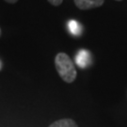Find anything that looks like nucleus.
<instances>
[{
	"label": "nucleus",
	"mask_w": 127,
	"mask_h": 127,
	"mask_svg": "<svg viewBox=\"0 0 127 127\" xmlns=\"http://www.w3.org/2000/svg\"><path fill=\"white\" fill-rule=\"evenodd\" d=\"M117 1H122V0H117Z\"/></svg>",
	"instance_id": "obj_9"
},
{
	"label": "nucleus",
	"mask_w": 127,
	"mask_h": 127,
	"mask_svg": "<svg viewBox=\"0 0 127 127\" xmlns=\"http://www.w3.org/2000/svg\"><path fill=\"white\" fill-rule=\"evenodd\" d=\"M1 68H2V64H1V61H0V70H1Z\"/></svg>",
	"instance_id": "obj_8"
},
{
	"label": "nucleus",
	"mask_w": 127,
	"mask_h": 127,
	"mask_svg": "<svg viewBox=\"0 0 127 127\" xmlns=\"http://www.w3.org/2000/svg\"><path fill=\"white\" fill-rule=\"evenodd\" d=\"M75 62L80 68H86L91 62V55L88 50H80L76 55Z\"/></svg>",
	"instance_id": "obj_3"
},
{
	"label": "nucleus",
	"mask_w": 127,
	"mask_h": 127,
	"mask_svg": "<svg viewBox=\"0 0 127 127\" xmlns=\"http://www.w3.org/2000/svg\"><path fill=\"white\" fill-rule=\"evenodd\" d=\"M0 33H1V30H0Z\"/></svg>",
	"instance_id": "obj_10"
},
{
	"label": "nucleus",
	"mask_w": 127,
	"mask_h": 127,
	"mask_svg": "<svg viewBox=\"0 0 127 127\" xmlns=\"http://www.w3.org/2000/svg\"><path fill=\"white\" fill-rule=\"evenodd\" d=\"M55 65L59 76L67 83H73L76 78V70L71 58L65 53H59L55 58Z\"/></svg>",
	"instance_id": "obj_1"
},
{
	"label": "nucleus",
	"mask_w": 127,
	"mask_h": 127,
	"mask_svg": "<svg viewBox=\"0 0 127 127\" xmlns=\"http://www.w3.org/2000/svg\"><path fill=\"white\" fill-rule=\"evenodd\" d=\"M68 28L70 32L74 36H79L81 34V26L75 20H70L69 21Z\"/></svg>",
	"instance_id": "obj_5"
},
{
	"label": "nucleus",
	"mask_w": 127,
	"mask_h": 127,
	"mask_svg": "<svg viewBox=\"0 0 127 127\" xmlns=\"http://www.w3.org/2000/svg\"><path fill=\"white\" fill-rule=\"evenodd\" d=\"M74 4L80 9H91L101 7L104 0H73Z\"/></svg>",
	"instance_id": "obj_2"
},
{
	"label": "nucleus",
	"mask_w": 127,
	"mask_h": 127,
	"mask_svg": "<svg viewBox=\"0 0 127 127\" xmlns=\"http://www.w3.org/2000/svg\"><path fill=\"white\" fill-rule=\"evenodd\" d=\"M5 1H7L8 3H11V4H13V3H16L18 0H5Z\"/></svg>",
	"instance_id": "obj_7"
},
{
	"label": "nucleus",
	"mask_w": 127,
	"mask_h": 127,
	"mask_svg": "<svg viewBox=\"0 0 127 127\" xmlns=\"http://www.w3.org/2000/svg\"><path fill=\"white\" fill-rule=\"evenodd\" d=\"M48 127H78L76 123L72 119H61L50 124Z\"/></svg>",
	"instance_id": "obj_4"
},
{
	"label": "nucleus",
	"mask_w": 127,
	"mask_h": 127,
	"mask_svg": "<svg viewBox=\"0 0 127 127\" xmlns=\"http://www.w3.org/2000/svg\"><path fill=\"white\" fill-rule=\"evenodd\" d=\"M47 1L53 6H59V5H61L63 0H47Z\"/></svg>",
	"instance_id": "obj_6"
}]
</instances>
